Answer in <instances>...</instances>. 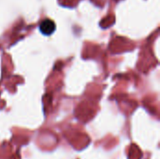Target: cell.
Returning <instances> with one entry per match:
<instances>
[{
    "label": "cell",
    "mask_w": 160,
    "mask_h": 159,
    "mask_svg": "<svg viewBox=\"0 0 160 159\" xmlns=\"http://www.w3.org/2000/svg\"><path fill=\"white\" fill-rule=\"evenodd\" d=\"M55 23L51 19H45L43 20L39 24V30L40 32L45 36H50L55 31Z\"/></svg>",
    "instance_id": "obj_1"
}]
</instances>
